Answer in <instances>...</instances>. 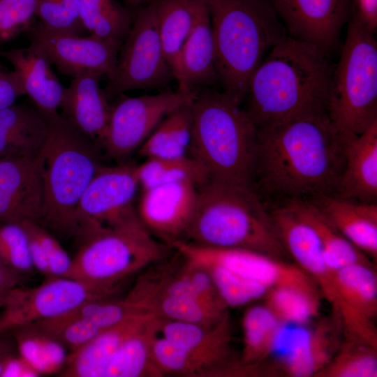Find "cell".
<instances>
[{
	"label": "cell",
	"instance_id": "obj_1",
	"mask_svg": "<svg viewBox=\"0 0 377 377\" xmlns=\"http://www.w3.org/2000/svg\"><path fill=\"white\" fill-rule=\"evenodd\" d=\"M257 128L253 188L279 203L335 195L345 164V140L327 114Z\"/></svg>",
	"mask_w": 377,
	"mask_h": 377
},
{
	"label": "cell",
	"instance_id": "obj_2",
	"mask_svg": "<svg viewBox=\"0 0 377 377\" xmlns=\"http://www.w3.org/2000/svg\"><path fill=\"white\" fill-rule=\"evenodd\" d=\"M268 53L253 73L244 100L243 108L256 127L327 114L334 68L329 56L289 36Z\"/></svg>",
	"mask_w": 377,
	"mask_h": 377
},
{
	"label": "cell",
	"instance_id": "obj_3",
	"mask_svg": "<svg viewBox=\"0 0 377 377\" xmlns=\"http://www.w3.org/2000/svg\"><path fill=\"white\" fill-rule=\"evenodd\" d=\"M222 91L242 103L264 56L286 36L270 0H207Z\"/></svg>",
	"mask_w": 377,
	"mask_h": 377
},
{
	"label": "cell",
	"instance_id": "obj_4",
	"mask_svg": "<svg viewBox=\"0 0 377 377\" xmlns=\"http://www.w3.org/2000/svg\"><path fill=\"white\" fill-rule=\"evenodd\" d=\"M183 240L251 250L283 260L289 256L253 188L210 179L198 187L195 212Z\"/></svg>",
	"mask_w": 377,
	"mask_h": 377
},
{
	"label": "cell",
	"instance_id": "obj_5",
	"mask_svg": "<svg viewBox=\"0 0 377 377\" xmlns=\"http://www.w3.org/2000/svg\"><path fill=\"white\" fill-rule=\"evenodd\" d=\"M241 105L223 91L196 88L189 153L209 179L253 188L257 128Z\"/></svg>",
	"mask_w": 377,
	"mask_h": 377
},
{
	"label": "cell",
	"instance_id": "obj_6",
	"mask_svg": "<svg viewBox=\"0 0 377 377\" xmlns=\"http://www.w3.org/2000/svg\"><path fill=\"white\" fill-rule=\"evenodd\" d=\"M45 117L48 134L38 155L43 193L39 223L64 235L75 236L76 209L103 165V151L63 113Z\"/></svg>",
	"mask_w": 377,
	"mask_h": 377
},
{
	"label": "cell",
	"instance_id": "obj_7",
	"mask_svg": "<svg viewBox=\"0 0 377 377\" xmlns=\"http://www.w3.org/2000/svg\"><path fill=\"white\" fill-rule=\"evenodd\" d=\"M69 278L118 290L124 280L161 261L165 248L143 226L136 211L117 225L76 237Z\"/></svg>",
	"mask_w": 377,
	"mask_h": 377
},
{
	"label": "cell",
	"instance_id": "obj_8",
	"mask_svg": "<svg viewBox=\"0 0 377 377\" xmlns=\"http://www.w3.org/2000/svg\"><path fill=\"white\" fill-rule=\"evenodd\" d=\"M334 66L327 114L346 140L377 122V42L352 20Z\"/></svg>",
	"mask_w": 377,
	"mask_h": 377
},
{
	"label": "cell",
	"instance_id": "obj_9",
	"mask_svg": "<svg viewBox=\"0 0 377 377\" xmlns=\"http://www.w3.org/2000/svg\"><path fill=\"white\" fill-rule=\"evenodd\" d=\"M175 80L158 30L156 1L136 9L118 54L114 74L103 89L108 100L133 89L166 90Z\"/></svg>",
	"mask_w": 377,
	"mask_h": 377
},
{
	"label": "cell",
	"instance_id": "obj_10",
	"mask_svg": "<svg viewBox=\"0 0 377 377\" xmlns=\"http://www.w3.org/2000/svg\"><path fill=\"white\" fill-rule=\"evenodd\" d=\"M117 291L69 277L46 279L31 288L17 286L5 295L0 335L66 314L91 300L110 297Z\"/></svg>",
	"mask_w": 377,
	"mask_h": 377
},
{
	"label": "cell",
	"instance_id": "obj_11",
	"mask_svg": "<svg viewBox=\"0 0 377 377\" xmlns=\"http://www.w3.org/2000/svg\"><path fill=\"white\" fill-rule=\"evenodd\" d=\"M195 94L196 89L164 90L156 94L136 97L118 95L110 104L103 151L115 158L128 156L140 147L170 111L192 101Z\"/></svg>",
	"mask_w": 377,
	"mask_h": 377
},
{
	"label": "cell",
	"instance_id": "obj_12",
	"mask_svg": "<svg viewBox=\"0 0 377 377\" xmlns=\"http://www.w3.org/2000/svg\"><path fill=\"white\" fill-rule=\"evenodd\" d=\"M170 246L188 261L221 266L268 289L292 287L320 295L314 281L301 268L283 260L248 249L207 246L184 240Z\"/></svg>",
	"mask_w": 377,
	"mask_h": 377
},
{
	"label": "cell",
	"instance_id": "obj_13",
	"mask_svg": "<svg viewBox=\"0 0 377 377\" xmlns=\"http://www.w3.org/2000/svg\"><path fill=\"white\" fill-rule=\"evenodd\" d=\"M62 75L75 78L93 74L108 80L113 77L121 45L98 38L48 31L37 22L24 34Z\"/></svg>",
	"mask_w": 377,
	"mask_h": 377
},
{
	"label": "cell",
	"instance_id": "obj_14",
	"mask_svg": "<svg viewBox=\"0 0 377 377\" xmlns=\"http://www.w3.org/2000/svg\"><path fill=\"white\" fill-rule=\"evenodd\" d=\"M136 165H102L84 192L75 213V237L120 223L135 212Z\"/></svg>",
	"mask_w": 377,
	"mask_h": 377
},
{
	"label": "cell",
	"instance_id": "obj_15",
	"mask_svg": "<svg viewBox=\"0 0 377 377\" xmlns=\"http://www.w3.org/2000/svg\"><path fill=\"white\" fill-rule=\"evenodd\" d=\"M289 36L312 44L327 56L340 50L350 17L349 0H270Z\"/></svg>",
	"mask_w": 377,
	"mask_h": 377
},
{
	"label": "cell",
	"instance_id": "obj_16",
	"mask_svg": "<svg viewBox=\"0 0 377 377\" xmlns=\"http://www.w3.org/2000/svg\"><path fill=\"white\" fill-rule=\"evenodd\" d=\"M158 334L186 350L202 371V376L243 374L231 349L228 314L220 322L204 325L160 318Z\"/></svg>",
	"mask_w": 377,
	"mask_h": 377
},
{
	"label": "cell",
	"instance_id": "obj_17",
	"mask_svg": "<svg viewBox=\"0 0 377 377\" xmlns=\"http://www.w3.org/2000/svg\"><path fill=\"white\" fill-rule=\"evenodd\" d=\"M198 186L188 181L166 183L142 190L137 214L146 229L170 244L183 240L192 220Z\"/></svg>",
	"mask_w": 377,
	"mask_h": 377
},
{
	"label": "cell",
	"instance_id": "obj_18",
	"mask_svg": "<svg viewBox=\"0 0 377 377\" xmlns=\"http://www.w3.org/2000/svg\"><path fill=\"white\" fill-rule=\"evenodd\" d=\"M38 155L0 158V223L40 222L43 193Z\"/></svg>",
	"mask_w": 377,
	"mask_h": 377
},
{
	"label": "cell",
	"instance_id": "obj_19",
	"mask_svg": "<svg viewBox=\"0 0 377 377\" xmlns=\"http://www.w3.org/2000/svg\"><path fill=\"white\" fill-rule=\"evenodd\" d=\"M100 79L93 74L73 78L64 89L59 109L103 151L111 105L100 86Z\"/></svg>",
	"mask_w": 377,
	"mask_h": 377
},
{
	"label": "cell",
	"instance_id": "obj_20",
	"mask_svg": "<svg viewBox=\"0 0 377 377\" xmlns=\"http://www.w3.org/2000/svg\"><path fill=\"white\" fill-rule=\"evenodd\" d=\"M345 164L334 196L365 203L377 199V122L345 140Z\"/></svg>",
	"mask_w": 377,
	"mask_h": 377
},
{
	"label": "cell",
	"instance_id": "obj_21",
	"mask_svg": "<svg viewBox=\"0 0 377 377\" xmlns=\"http://www.w3.org/2000/svg\"><path fill=\"white\" fill-rule=\"evenodd\" d=\"M0 57L9 61L18 73L25 94L44 117H52L59 113L65 87L44 54L29 45L8 50H1Z\"/></svg>",
	"mask_w": 377,
	"mask_h": 377
},
{
	"label": "cell",
	"instance_id": "obj_22",
	"mask_svg": "<svg viewBox=\"0 0 377 377\" xmlns=\"http://www.w3.org/2000/svg\"><path fill=\"white\" fill-rule=\"evenodd\" d=\"M343 337L341 325L333 315L323 318L284 354L277 368L286 376H316L330 362Z\"/></svg>",
	"mask_w": 377,
	"mask_h": 377
},
{
	"label": "cell",
	"instance_id": "obj_23",
	"mask_svg": "<svg viewBox=\"0 0 377 377\" xmlns=\"http://www.w3.org/2000/svg\"><path fill=\"white\" fill-rule=\"evenodd\" d=\"M315 204L352 244L374 263L377 259V205L323 195Z\"/></svg>",
	"mask_w": 377,
	"mask_h": 377
},
{
	"label": "cell",
	"instance_id": "obj_24",
	"mask_svg": "<svg viewBox=\"0 0 377 377\" xmlns=\"http://www.w3.org/2000/svg\"><path fill=\"white\" fill-rule=\"evenodd\" d=\"M143 313L103 330L87 345L70 353L61 372L65 377H104L107 365L120 346L152 318Z\"/></svg>",
	"mask_w": 377,
	"mask_h": 377
},
{
	"label": "cell",
	"instance_id": "obj_25",
	"mask_svg": "<svg viewBox=\"0 0 377 377\" xmlns=\"http://www.w3.org/2000/svg\"><path fill=\"white\" fill-rule=\"evenodd\" d=\"M47 134V121L34 105L14 103L0 110V158L37 156Z\"/></svg>",
	"mask_w": 377,
	"mask_h": 377
},
{
	"label": "cell",
	"instance_id": "obj_26",
	"mask_svg": "<svg viewBox=\"0 0 377 377\" xmlns=\"http://www.w3.org/2000/svg\"><path fill=\"white\" fill-rule=\"evenodd\" d=\"M181 80L178 89L191 91L219 82L210 16L205 0L180 54Z\"/></svg>",
	"mask_w": 377,
	"mask_h": 377
},
{
	"label": "cell",
	"instance_id": "obj_27",
	"mask_svg": "<svg viewBox=\"0 0 377 377\" xmlns=\"http://www.w3.org/2000/svg\"><path fill=\"white\" fill-rule=\"evenodd\" d=\"M158 30L165 59L177 82L181 80L180 54L205 0H156Z\"/></svg>",
	"mask_w": 377,
	"mask_h": 377
},
{
	"label": "cell",
	"instance_id": "obj_28",
	"mask_svg": "<svg viewBox=\"0 0 377 377\" xmlns=\"http://www.w3.org/2000/svg\"><path fill=\"white\" fill-rule=\"evenodd\" d=\"M159 324L160 318L154 316L128 337L110 360L104 377L163 376L151 355Z\"/></svg>",
	"mask_w": 377,
	"mask_h": 377
},
{
	"label": "cell",
	"instance_id": "obj_29",
	"mask_svg": "<svg viewBox=\"0 0 377 377\" xmlns=\"http://www.w3.org/2000/svg\"><path fill=\"white\" fill-rule=\"evenodd\" d=\"M193 99L179 105L164 117L138 149L141 156L175 158L188 155L191 141Z\"/></svg>",
	"mask_w": 377,
	"mask_h": 377
},
{
	"label": "cell",
	"instance_id": "obj_30",
	"mask_svg": "<svg viewBox=\"0 0 377 377\" xmlns=\"http://www.w3.org/2000/svg\"><path fill=\"white\" fill-rule=\"evenodd\" d=\"M339 293L350 311L361 322L374 327L377 315V274L374 264L355 263L335 272Z\"/></svg>",
	"mask_w": 377,
	"mask_h": 377
},
{
	"label": "cell",
	"instance_id": "obj_31",
	"mask_svg": "<svg viewBox=\"0 0 377 377\" xmlns=\"http://www.w3.org/2000/svg\"><path fill=\"white\" fill-rule=\"evenodd\" d=\"M292 202L300 216L316 232L325 258L332 269L337 271L355 263L374 264L369 257L341 235L315 204L309 201Z\"/></svg>",
	"mask_w": 377,
	"mask_h": 377
},
{
	"label": "cell",
	"instance_id": "obj_32",
	"mask_svg": "<svg viewBox=\"0 0 377 377\" xmlns=\"http://www.w3.org/2000/svg\"><path fill=\"white\" fill-rule=\"evenodd\" d=\"M282 324L263 304L253 306L242 318L243 348L239 363L251 374L274 349Z\"/></svg>",
	"mask_w": 377,
	"mask_h": 377
},
{
	"label": "cell",
	"instance_id": "obj_33",
	"mask_svg": "<svg viewBox=\"0 0 377 377\" xmlns=\"http://www.w3.org/2000/svg\"><path fill=\"white\" fill-rule=\"evenodd\" d=\"M80 17L89 35L120 45L132 23L129 10L117 0H80Z\"/></svg>",
	"mask_w": 377,
	"mask_h": 377
},
{
	"label": "cell",
	"instance_id": "obj_34",
	"mask_svg": "<svg viewBox=\"0 0 377 377\" xmlns=\"http://www.w3.org/2000/svg\"><path fill=\"white\" fill-rule=\"evenodd\" d=\"M19 355L39 374H52L64 369L68 355L58 341L32 325L13 330Z\"/></svg>",
	"mask_w": 377,
	"mask_h": 377
},
{
	"label": "cell",
	"instance_id": "obj_35",
	"mask_svg": "<svg viewBox=\"0 0 377 377\" xmlns=\"http://www.w3.org/2000/svg\"><path fill=\"white\" fill-rule=\"evenodd\" d=\"M142 190L157 185L188 181L198 187L209 179L205 168L190 155L175 158H147L136 165Z\"/></svg>",
	"mask_w": 377,
	"mask_h": 377
},
{
	"label": "cell",
	"instance_id": "obj_36",
	"mask_svg": "<svg viewBox=\"0 0 377 377\" xmlns=\"http://www.w3.org/2000/svg\"><path fill=\"white\" fill-rule=\"evenodd\" d=\"M147 308L161 319L204 325H214L228 314L191 295H158L147 302Z\"/></svg>",
	"mask_w": 377,
	"mask_h": 377
},
{
	"label": "cell",
	"instance_id": "obj_37",
	"mask_svg": "<svg viewBox=\"0 0 377 377\" xmlns=\"http://www.w3.org/2000/svg\"><path fill=\"white\" fill-rule=\"evenodd\" d=\"M320 295L292 287L267 290L264 304L282 324L302 325L319 313Z\"/></svg>",
	"mask_w": 377,
	"mask_h": 377
},
{
	"label": "cell",
	"instance_id": "obj_38",
	"mask_svg": "<svg viewBox=\"0 0 377 377\" xmlns=\"http://www.w3.org/2000/svg\"><path fill=\"white\" fill-rule=\"evenodd\" d=\"M377 346L344 338L330 362L316 377H376Z\"/></svg>",
	"mask_w": 377,
	"mask_h": 377
},
{
	"label": "cell",
	"instance_id": "obj_39",
	"mask_svg": "<svg viewBox=\"0 0 377 377\" xmlns=\"http://www.w3.org/2000/svg\"><path fill=\"white\" fill-rule=\"evenodd\" d=\"M31 325L58 341L70 353L87 345L103 331L73 311Z\"/></svg>",
	"mask_w": 377,
	"mask_h": 377
},
{
	"label": "cell",
	"instance_id": "obj_40",
	"mask_svg": "<svg viewBox=\"0 0 377 377\" xmlns=\"http://www.w3.org/2000/svg\"><path fill=\"white\" fill-rule=\"evenodd\" d=\"M200 265L209 272L217 293L227 307L244 306L263 298L269 290L221 266Z\"/></svg>",
	"mask_w": 377,
	"mask_h": 377
},
{
	"label": "cell",
	"instance_id": "obj_41",
	"mask_svg": "<svg viewBox=\"0 0 377 377\" xmlns=\"http://www.w3.org/2000/svg\"><path fill=\"white\" fill-rule=\"evenodd\" d=\"M36 17L44 29L57 33L84 36L80 0H38Z\"/></svg>",
	"mask_w": 377,
	"mask_h": 377
},
{
	"label": "cell",
	"instance_id": "obj_42",
	"mask_svg": "<svg viewBox=\"0 0 377 377\" xmlns=\"http://www.w3.org/2000/svg\"><path fill=\"white\" fill-rule=\"evenodd\" d=\"M0 263L20 275L34 270L27 233L21 223H0Z\"/></svg>",
	"mask_w": 377,
	"mask_h": 377
},
{
	"label": "cell",
	"instance_id": "obj_43",
	"mask_svg": "<svg viewBox=\"0 0 377 377\" xmlns=\"http://www.w3.org/2000/svg\"><path fill=\"white\" fill-rule=\"evenodd\" d=\"M73 311L103 330L133 316L150 313L125 297L119 300H110V297L91 300Z\"/></svg>",
	"mask_w": 377,
	"mask_h": 377
},
{
	"label": "cell",
	"instance_id": "obj_44",
	"mask_svg": "<svg viewBox=\"0 0 377 377\" xmlns=\"http://www.w3.org/2000/svg\"><path fill=\"white\" fill-rule=\"evenodd\" d=\"M38 0H0V45L27 33L38 22Z\"/></svg>",
	"mask_w": 377,
	"mask_h": 377
},
{
	"label": "cell",
	"instance_id": "obj_45",
	"mask_svg": "<svg viewBox=\"0 0 377 377\" xmlns=\"http://www.w3.org/2000/svg\"><path fill=\"white\" fill-rule=\"evenodd\" d=\"M153 360L162 375L202 376L201 369L191 356L159 334L151 344Z\"/></svg>",
	"mask_w": 377,
	"mask_h": 377
},
{
	"label": "cell",
	"instance_id": "obj_46",
	"mask_svg": "<svg viewBox=\"0 0 377 377\" xmlns=\"http://www.w3.org/2000/svg\"><path fill=\"white\" fill-rule=\"evenodd\" d=\"M22 222L34 233L40 242L46 254L51 278L69 277L72 258L59 241L49 233L40 223L30 220Z\"/></svg>",
	"mask_w": 377,
	"mask_h": 377
},
{
	"label": "cell",
	"instance_id": "obj_47",
	"mask_svg": "<svg viewBox=\"0 0 377 377\" xmlns=\"http://www.w3.org/2000/svg\"><path fill=\"white\" fill-rule=\"evenodd\" d=\"M182 260L181 272L190 283L195 296L208 306L227 311L228 307L220 298L208 269L184 258Z\"/></svg>",
	"mask_w": 377,
	"mask_h": 377
},
{
	"label": "cell",
	"instance_id": "obj_48",
	"mask_svg": "<svg viewBox=\"0 0 377 377\" xmlns=\"http://www.w3.org/2000/svg\"><path fill=\"white\" fill-rule=\"evenodd\" d=\"M348 20L357 22L366 30L376 34L377 30V0H349Z\"/></svg>",
	"mask_w": 377,
	"mask_h": 377
},
{
	"label": "cell",
	"instance_id": "obj_49",
	"mask_svg": "<svg viewBox=\"0 0 377 377\" xmlns=\"http://www.w3.org/2000/svg\"><path fill=\"white\" fill-rule=\"evenodd\" d=\"M25 91L17 71H7L0 66V110L14 104Z\"/></svg>",
	"mask_w": 377,
	"mask_h": 377
},
{
	"label": "cell",
	"instance_id": "obj_50",
	"mask_svg": "<svg viewBox=\"0 0 377 377\" xmlns=\"http://www.w3.org/2000/svg\"><path fill=\"white\" fill-rule=\"evenodd\" d=\"M20 223L27 233L29 255L34 269L46 279L51 278L46 254L40 242L24 222Z\"/></svg>",
	"mask_w": 377,
	"mask_h": 377
},
{
	"label": "cell",
	"instance_id": "obj_51",
	"mask_svg": "<svg viewBox=\"0 0 377 377\" xmlns=\"http://www.w3.org/2000/svg\"><path fill=\"white\" fill-rule=\"evenodd\" d=\"M36 376L39 374L21 356L5 357L1 377Z\"/></svg>",
	"mask_w": 377,
	"mask_h": 377
},
{
	"label": "cell",
	"instance_id": "obj_52",
	"mask_svg": "<svg viewBox=\"0 0 377 377\" xmlns=\"http://www.w3.org/2000/svg\"><path fill=\"white\" fill-rule=\"evenodd\" d=\"M21 281L20 274L0 263V295H5L10 290L20 286Z\"/></svg>",
	"mask_w": 377,
	"mask_h": 377
},
{
	"label": "cell",
	"instance_id": "obj_53",
	"mask_svg": "<svg viewBox=\"0 0 377 377\" xmlns=\"http://www.w3.org/2000/svg\"><path fill=\"white\" fill-rule=\"evenodd\" d=\"M154 0H124L128 7L131 8H136L147 5Z\"/></svg>",
	"mask_w": 377,
	"mask_h": 377
},
{
	"label": "cell",
	"instance_id": "obj_54",
	"mask_svg": "<svg viewBox=\"0 0 377 377\" xmlns=\"http://www.w3.org/2000/svg\"><path fill=\"white\" fill-rule=\"evenodd\" d=\"M5 295H0V309L3 306Z\"/></svg>",
	"mask_w": 377,
	"mask_h": 377
},
{
	"label": "cell",
	"instance_id": "obj_55",
	"mask_svg": "<svg viewBox=\"0 0 377 377\" xmlns=\"http://www.w3.org/2000/svg\"></svg>",
	"mask_w": 377,
	"mask_h": 377
}]
</instances>
